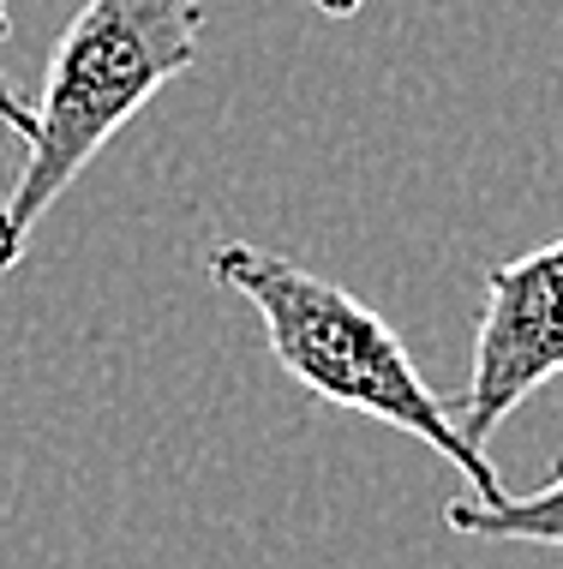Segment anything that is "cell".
I'll return each mask as SVG.
<instances>
[{"mask_svg": "<svg viewBox=\"0 0 563 569\" xmlns=\"http://www.w3.org/2000/svg\"><path fill=\"white\" fill-rule=\"evenodd\" d=\"M210 276L240 295L264 325V342L277 353V366L300 390H312L318 402L366 413V420L395 426L402 438H420L432 456H444L480 503L510 498L497 480L492 456L480 443L462 438L455 413L432 396V383L414 372L402 336L372 312L360 295H348L342 282H324L318 270L294 264L282 252H264L252 240H217L210 246Z\"/></svg>", "mask_w": 563, "mask_h": 569, "instance_id": "1", "label": "cell"}, {"mask_svg": "<svg viewBox=\"0 0 563 569\" xmlns=\"http://www.w3.org/2000/svg\"><path fill=\"white\" fill-rule=\"evenodd\" d=\"M204 7L198 0H84L60 30L49 79L37 90V138L19 174L0 187V270H12L67 187L97 162V150L132 114L198 67Z\"/></svg>", "mask_w": 563, "mask_h": 569, "instance_id": "2", "label": "cell"}, {"mask_svg": "<svg viewBox=\"0 0 563 569\" xmlns=\"http://www.w3.org/2000/svg\"><path fill=\"white\" fill-rule=\"evenodd\" d=\"M563 372V234L515 252L504 264H485V306L474 330V366L455 402V426L480 443L510 420L534 390Z\"/></svg>", "mask_w": 563, "mask_h": 569, "instance_id": "3", "label": "cell"}, {"mask_svg": "<svg viewBox=\"0 0 563 569\" xmlns=\"http://www.w3.org/2000/svg\"><path fill=\"white\" fill-rule=\"evenodd\" d=\"M444 521L455 533H480V540H522V546H552L563 551V461L552 468V480L522 491V498H455L444 503Z\"/></svg>", "mask_w": 563, "mask_h": 569, "instance_id": "4", "label": "cell"}, {"mask_svg": "<svg viewBox=\"0 0 563 569\" xmlns=\"http://www.w3.org/2000/svg\"><path fill=\"white\" fill-rule=\"evenodd\" d=\"M0 42H12V7H7V0H0ZM0 127L19 132L24 144H30V138H37V127H42V120H37V102H24L7 79H0Z\"/></svg>", "mask_w": 563, "mask_h": 569, "instance_id": "5", "label": "cell"}, {"mask_svg": "<svg viewBox=\"0 0 563 569\" xmlns=\"http://www.w3.org/2000/svg\"><path fill=\"white\" fill-rule=\"evenodd\" d=\"M318 12H324V19H354L360 12V0H312Z\"/></svg>", "mask_w": 563, "mask_h": 569, "instance_id": "6", "label": "cell"}]
</instances>
